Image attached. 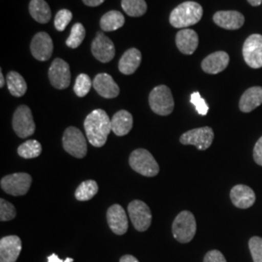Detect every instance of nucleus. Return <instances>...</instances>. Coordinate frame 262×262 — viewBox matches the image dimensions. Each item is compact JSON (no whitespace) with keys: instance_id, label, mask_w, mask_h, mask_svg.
Instances as JSON below:
<instances>
[{"instance_id":"c85d7f7f","label":"nucleus","mask_w":262,"mask_h":262,"mask_svg":"<svg viewBox=\"0 0 262 262\" xmlns=\"http://www.w3.org/2000/svg\"><path fill=\"white\" fill-rule=\"evenodd\" d=\"M42 152V146L37 140H28L18 148V155L23 159H35Z\"/></svg>"},{"instance_id":"a211bd4d","label":"nucleus","mask_w":262,"mask_h":262,"mask_svg":"<svg viewBox=\"0 0 262 262\" xmlns=\"http://www.w3.org/2000/svg\"><path fill=\"white\" fill-rule=\"evenodd\" d=\"M213 19L216 26L228 30L239 29L245 23L243 15L237 11H219L214 15Z\"/></svg>"},{"instance_id":"9d476101","label":"nucleus","mask_w":262,"mask_h":262,"mask_svg":"<svg viewBox=\"0 0 262 262\" xmlns=\"http://www.w3.org/2000/svg\"><path fill=\"white\" fill-rule=\"evenodd\" d=\"M214 136V130L211 127L203 126L185 132L181 136L180 142L183 145H193L199 150H205L212 145Z\"/></svg>"},{"instance_id":"6e6552de","label":"nucleus","mask_w":262,"mask_h":262,"mask_svg":"<svg viewBox=\"0 0 262 262\" xmlns=\"http://www.w3.org/2000/svg\"><path fill=\"white\" fill-rule=\"evenodd\" d=\"M32 183V178L28 173H15L3 177L1 188L10 195L21 196L28 193Z\"/></svg>"},{"instance_id":"4be33fe9","label":"nucleus","mask_w":262,"mask_h":262,"mask_svg":"<svg viewBox=\"0 0 262 262\" xmlns=\"http://www.w3.org/2000/svg\"><path fill=\"white\" fill-rule=\"evenodd\" d=\"M142 54L136 48H131L122 55L119 61V70L124 75L133 74L140 66Z\"/></svg>"},{"instance_id":"423d86ee","label":"nucleus","mask_w":262,"mask_h":262,"mask_svg":"<svg viewBox=\"0 0 262 262\" xmlns=\"http://www.w3.org/2000/svg\"><path fill=\"white\" fill-rule=\"evenodd\" d=\"M63 149L77 159H84L88 152V144L84 134L75 126L66 128L62 136Z\"/></svg>"},{"instance_id":"9b49d317","label":"nucleus","mask_w":262,"mask_h":262,"mask_svg":"<svg viewBox=\"0 0 262 262\" xmlns=\"http://www.w3.org/2000/svg\"><path fill=\"white\" fill-rule=\"evenodd\" d=\"M246 63L253 69L262 67V35L253 34L247 38L243 46Z\"/></svg>"},{"instance_id":"ea45409f","label":"nucleus","mask_w":262,"mask_h":262,"mask_svg":"<svg viewBox=\"0 0 262 262\" xmlns=\"http://www.w3.org/2000/svg\"><path fill=\"white\" fill-rule=\"evenodd\" d=\"M105 0H83L85 5L90 6V7H96V6H99L103 3Z\"/></svg>"},{"instance_id":"6ab92c4d","label":"nucleus","mask_w":262,"mask_h":262,"mask_svg":"<svg viewBox=\"0 0 262 262\" xmlns=\"http://www.w3.org/2000/svg\"><path fill=\"white\" fill-rule=\"evenodd\" d=\"M230 199L233 205L239 209H248L255 202V193L253 189L245 185H237L230 191Z\"/></svg>"},{"instance_id":"cd10ccee","label":"nucleus","mask_w":262,"mask_h":262,"mask_svg":"<svg viewBox=\"0 0 262 262\" xmlns=\"http://www.w3.org/2000/svg\"><path fill=\"white\" fill-rule=\"evenodd\" d=\"M98 192V185L94 180H86L79 185L75 191L78 201H89Z\"/></svg>"},{"instance_id":"c9c22d12","label":"nucleus","mask_w":262,"mask_h":262,"mask_svg":"<svg viewBox=\"0 0 262 262\" xmlns=\"http://www.w3.org/2000/svg\"><path fill=\"white\" fill-rule=\"evenodd\" d=\"M190 102L194 105L197 113L201 116H206L209 112V106L205 99L201 97L198 92H195L190 95Z\"/></svg>"},{"instance_id":"a878e982","label":"nucleus","mask_w":262,"mask_h":262,"mask_svg":"<svg viewBox=\"0 0 262 262\" xmlns=\"http://www.w3.org/2000/svg\"><path fill=\"white\" fill-rule=\"evenodd\" d=\"M7 86L10 94L16 97L25 95L28 91V84L24 77L16 71H10L6 77Z\"/></svg>"},{"instance_id":"7c9ffc66","label":"nucleus","mask_w":262,"mask_h":262,"mask_svg":"<svg viewBox=\"0 0 262 262\" xmlns=\"http://www.w3.org/2000/svg\"><path fill=\"white\" fill-rule=\"evenodd\" d=\"M84 37H85V29L84 26L80 23H77L71 28V33L68 39L66 40V45L69 48L76 49L82 44Z\"/></svg>"},{"instance_id":"4468645a","label":"nucleus","mask_w":262,"mask_h":262,"mask_svg":"<svg viewBox=\"0 0 262 262\" xmlns=\"http://www.w3.org/2000/svg\"><path fill=\"white\" fill-rule=\"evenodd\" d=\"M54 45L51 36L46 32H38L32 38L30 51L34 58L39 61H47L53 54Z\"/></svg>"},{"instance_id":"473e14b6","label":"nucleus","mask_w":262,"mask_h":262,"mask_svg":"<svg viewBox=\"0 0 262 262\" xmlns=\"http://www.w3.org/2000/svg\"><path fill=\"white\" fill-rule=\"evenodd\" d=\"M17 215V210L15 206L8 202L7 200L1 198L0 199V221L8 222L12 221Z\"/></svg>"},{"instance_id":"7ed1b4c3","label":"nucleus","mask_w":262,"mask_h":262,"mask_svg":"<svg viewBox=\"0 0 262 262\" xmlns=\"http://www.w3.org/2000/svg\"><path fill=\"white\" fill-rule=\"evenodd\" d=\"M196 221L189 211H182L173 222L172 233L180 243H189L196 234Z\"/></svg>"},{"instance_id":"412c9836","label":"nucleus","mask_w":262,"mask_h":262,"mask_svg":"<svg viewBox=\"0 0 262 262\" xmlns=\"http://www.w3.org/2000/svg\"><path fill=\"white\" fill-rule=\"evenodd\" d=\"M199 43L196 32L192 29L185 28L180 30L176 35V45L181 53L185 55H192Z\"/></svg>"},{"instance_id":"c756f323","label":"nucleus","mask_w":262,"mask_h":262,"mask_svg":"<svg viewBox=\"0 0 262 262\" xmlns=\"http://www.w3.org/2000/svg\"><path fill=\"white\" fill-rule=\"evenodd\" d=\"M123 11L130 17H141L147 11L145 0H122Z\"/></svg>"},{"instance_id":"4c0bfd02","label":"nucleus","mask_w":262,"mask_h":262,"mask_svg":"<svg viewBox=\"0 0 262 262\" xmlns=\"http://www.w3.org/2000/svg\"><path fill=\"white\" fill-rule=\"evenodd\" d=\"M253 159L258 165L262 166V136L253 148Z\"/></svg>"},{"instance_id":"58836bf2","label":"nucleus","mask_w":262,"mask_h":262,"mask_svg":"<svg viewBox=\"0 0 262 262\" xmlns=\"http://www.w3.org/2000/svg\"><path fill=\"white\" fill-rule=\"evenodd\" d=\"M74 259L71 257H67L66 260H61L58 255H56V253H53L51 255L48 256V262H73Z\"/></svg>"},{"instance_id":"b1692460","label":"nucleus","mask_w":262,"mask_h":262,"mask_svg":"<svg viewBox=\"0 0 262 262\" xmlns=\"http://www.w3.org/2000/svg\"><path fill=\"white\" fill-rule=\"evenodd\" d=\"M113 133L117 136H124L129 133L133 126V117L126 110L116 113L111 119Z\"/></svg>"},{"instance_id":"dca6fc26","label":"nucleus","mask_w":262,"mask_h":262,"mask_svg":"<svg viewBox=\"0 0 262 262\" xmlns=\"http://www.w3.org/2000/svg\"><path fill=\"white\" fill-rule=\"evenodd\" d=\"M21 252V240L17 235H9L0 240V262H16Z\"/></svg>"},{"instance_id":"37998d69","label":"nucleus","mask_w":262,"mask_h":262,"mask_svg":"<svg viewBox=\"0 0 262 262\" xmlns=\"http://www.w3.org/2000/svg\"><path fill=\"white\" fill-rule=\"evenodd\" d=\"M4 83H5V79H4V75L2 73V71L0 72V88L4 86Z\"/></svg>"},{"instance_id":"72a5a7b5","label":"nucleus","mask_w":262,"mask_h":262,"mask_svg":"<svg viewBox=\"0 0 262 262\" xmlns=\"http://www.w3.org/2000/svg\"><path fill=\"white\" fill-rule=\"evenodd\" d=\"M72 13L67 9L59 10L55 18V28L58 31H63L72 19Z\"/></svg>"},{"instance_id":"2f4dec72","label":"nucleus","mask_w":262,"mask_h":262,"mask_svg":"<svg viewBox=\"0 0 262 262\" xmlns=\"http://www.w3.org/2000/svg\"><path fill=\"white\" fill-rule=\"evenodd\" d=\"M92 85H93V83H92L91 78L86 74L82 73L76 79L75 84H74V93L79 97H84L90 93Z\"/></svg>"},{"instance_id":"393cba45","label":"nucleus","mask_w":262,"mask_h":262,"mask_svg":"<svg viewBox=\"0 0 262 262\" xmlns=\"http://www.w3.org/2000/svg\"><path fill=\"white\" fill-rule=\"evenodd\" d=\"M29 13L40 24H47L52 18V11L45 0H31L29 3Z\"/></svg>"},{"instance_id":"5701e85b","label":"nucleus","mask_w":262,"mask_h":262,"mask_svg":"<svg viewBox=\"0 0 262 262\" xmlns=\"http://www.w3.org/2000/svg\"><path fill=\"white\" fill-rule=\"evenodd\" d=\"M262 104L261 86L248 89L240 98L239 108L244 113H250Z\"/></svg>"},{"instance_id":"e433bc0d","label":"nucleus","mask_w":262,"mask_h":262,"mask_svg":"<svg viewBox=\"0 0 262 262\" xmlns=\"http://www.w3.org/2000/svg\"><path fill=\"white\" fill-rule=\"evenodd\" d=\"M203 262H227L225 255L217 250H212L208 252Z\"/></svg>"},{"instance_id":"f03ea898","label":"nucleus","mask_w":262,"mask_h":262,"mask_svg":"<svg viewBox=\"0 0 262 262\" xmlns=\"http://www.w3.org/2000/svg\"><path fill=\"white\" fill-rule=\"evenodd\" d=\"M203 16L202 6L194 1H187L180 4L170 14L169 21L172 27L188 28L197 24Z\"/></svg>"},{"instance_id":"20e7f679","label":"nucleus","mask_w":262,"mask_h":262,"mask_svg":"<svg viewBox=\"0 0 262 262\" xmlns=\"http://www.w3.org/2000/svg\"><path fill=\"white\" fill-rule=\"evenodd\" d=\"M129 165L135 172L145 177H155L159 173V165L149 150L137 149L129 157Z\"/></svg>"},{"instance_id":"bb28decb","label":"nucleus","mask_w":262,"mask_h":262,"mask_svg":"<svg viewBox=\"0 0 262 262\" xmlns=\"http://www.w3.org/2000/svg\"><path fill=\"white\" fill-rule=\"evenodd\" d=\"M125 19L121 12L110 11L102 16L100 19V28L104 31H115L122 28Z\"/></svg>"},{"instance_id":"ddd939ff","label":"nucleus","mask_w":262,"mask_h":262,"mask_svg":"<svg viewBox=\"0 0 262 262\" xmlns=\"http://www.w3.org/2000/svg\"><path fill=\"white\" fill-rule=\"evenodd\" d=\"M92 53L100 62L107 63L115 56V46L112 40L107 37L103 32H97L92 43Z\"/></svg>"},{"instance_id":"f257e3e1","label":"nucleus","mask_w":262,"mask_h":262,"mask_svg":"<svg viewBox=\"0 0 262 262\" xmlns=\"http://www.w3.org/2000/svg\"><path fill=\"white\" fill-rule=\"evenodd\" d=\"M84 127L88 140L96 148L103 147L112 131L111 120L102 109L90 113L84 120Z\"/></svg>"},{"instance_id":"79ce46f5","label":"nucleus","mask_w":262,"mask_h":262,"mask_svg":"<svg viewBox=\"0 0 262 262\" xmlns=\"http://www.w3.org/2000/svg\"><path fill=\"white\" fill-rule=\"evenodd\" d=\"M262 0H248V2L252 5V6H258L261 4Z\"/></svg>"},{"instance_id":"2eb2a0df","label":"nucleus","mask_w":262,"mask_h":262,"mask_svg":"<svg viewBox=\"0 0 262 262\" xmlns=\"http://www.w3.org/2000/svg\"><path fill=\"white\" fill-rule=\"evenodd\" d=\"M107 223L115 234H125L128 229L127 215L124 209L119 204H114L108 209Z\"/></svg>"},{"instance_id":"39448f33","label":"nucleus","mask_w":262,"mask_h":262,"mask_svg":"<svg viewBox=\"0 0 262 262\" xmlns=\"http://www.w3.org/2000/svg\"><path fill=\"white\" fill-rule=\"evenodd\" d=\"M149 104L152 112L159 116H168L174 110V98L167 85L156 86L149 95Z\"/></svg>"},{"instance_id":"0eeeda50","label":"nucleus","mask_w":262,"mask_h":262,"mask_svg":"<svg viewBox=\"0 0 262 262\" xmlns=\"http://www.w3.org/2000/svg\"><path fill=\"white\" fill-rule=\"evenodd\" d=\"M13 129L19 138H28L36 129L33 116L27 105H20L14 113L12 121Z\"/></svg>"},{"instance_id":"f704fd0d","label":"nucleus","mask_w":262,"mask_h":262,"mask_svg":"<svg viewBox=\"0 0 262 262\" xmlns=\"http://www.w3.org/2000/svg\"><path fill=\"white\" fill-rule=\"evenodd\" d=\"M249 249L253 262H262V238L258 236L252 237L249 241Z\"/></svg>"},{"instance_id":"f3484780","label":"nucleus","mask_w":262,"mask_h":262,"mask_svg":"<svg viewBox=\"0 0 262 262\" xmlns=\"http://www.w3.org/2000/svg\"><path fill=\"white\" fill-rule=\"evenodd\" d=\"M93 86L97 94L104 98H115L120 94V88L114 81L112 76L107 73L97 74L93 82Z\"/></svg>"},{"instance_id":"aec40b11","label":"nucleus","mask_w":262,"mask_h":262,"mask_svg":"<svg viewBox=\"0 0 262 262\" xmlns=\"http://www.w3.org/2000/svg\"><path fill=\"white\" fill-rule=\"evenodd\" d=\"M229 63V56L225 52H215L205 57L201 63L204 72L208 74H219L223 72Z\"/></svg>"},{"instance_id":"f8f14e48","label":"nucleus","mask_w":262,"mask_h":262,"mask_svg":"<svg viewBox=\"0 0 262 262\" xmlns=\"http://www.w3.org/2000/svg\"><path fill=\"white\" fill-rule=\"evenodd\" d=\"M49 80L57 90H64L71 83L69 64L61 58H56L49 69Z\"/></svg>"},{"instance_id":"a19ab883","label":"nucleus","mask_w":262,"mask_h":262,"mask_svg":"<svg viewBox=\"0 0 262 262\" xmlns=\"http://www.w3.org/2000/svg\"><path fill=\"white\" fill-rule=\"evenodd\" d=\"M120 262H139V260L130 254H125V255H122L120 259Z\"/></svg>"},{"instance_id":"1a4fd4ad","label":"nucleus","mask_w":262,"mask_h":262,"mask_svg":"<svg viewBox=\"0 0 262 262\" xmlns=\"http://www.w3.org/2000/svg\"><path fill=\"white\" fill-rule=\"evenodd\" d=\"M127 210L131 223L137 231L144 232L149 229L152 219L150 207L141 200H133L128 204Z\"/></svg>"}]
</instances>
